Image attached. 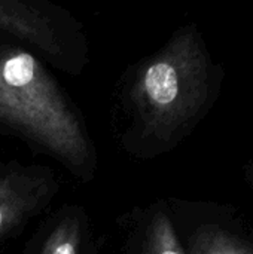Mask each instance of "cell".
<instances>
[{"label":"cell","instance_id":"obj_3","mask_svg":"<svg viewBox=\"0 0 253 254\" xmlns=\"http://www.w3.org/2000/svg\"><path fill=\"white\" fill-rule=\"evenodd\" d=\"M0 31L13 36L69 73L81 68L84 57L78 46L81 34L67 13L51 4L0 0Z\"/></svg>","mask_w":253,"mask_h":254},{"label":"cell","instance_id":"obj_6","mask_svg":"<svg viewBox=\"0 0 253 254\" xmlns=\"http://www.w3.org/2000/svg\"><path fill=\"white\" fill-rule=\"evenodd\" d=\"M86 246V217L79 208H69L48 232L37 254H85Z\"/></svg>","mask_w":253,"mask_h":254},{"label":"cell","instance_id":"obj_4","mask_svg":"<svg viewBox=\"0 0 253 254\" xmlns=\"http://www.w3.org/2000/svg\"><path fill=\"white\" fill-rule=\"evenodd\" d=\"M52 177L21 165L0 167V240L13 234L55 193Z\"/></svg>","mask_w":253,"mask_h":254},{"label":"cell","instance_id":"obj_5","mask_svg":"<svg viewBox=\"0 0 253 254\" xmlns=\"http://www.w3.org/2000/svg\"><path fill=\"white\" fill-rule=\"evenodd\" d=\"M186 254H253V238L239 226L203 222L188 237Z\"/></svg>","mask_w":253,"mask_h":254},{"label":"cell","instance_id":"obj_2","mask_svg":"<svg viewBox=\"0 0 253 254\" xmlns=\"http://www.w3.org/2000/svg\"><path fill=\"white\" fill-rule=\"evenodd\" d=\"M0 124L82 180L92 177L95 153L85 125L43 64L16 46H0Z\"/></svg>","mask_w":253,"mask_h":254},{"label":"cell","instance_id":"obj_1","mask_svg":"<svg viewBox=\"0 0 253 254\" xmlns=\"http://www.w3.org/2000/svg\"><path fill=\"white\" fill-rule=\"evenodd\" d=\"M224 70L197 25L179 28L134 74L130 100L139 140L146 155L180 144L216 103Z\"/></svg>","mask_w":253,"mask_h":254},{"label":"cell","instance_id":"obj_8","mask_svg":"<svg viewBox=\"0 0 253 254\" xmlns=\"http://www.w3.org/2000/svg\"><path fill=\"white\" fill-rule=\"evenodd\" d=\"M246 177H248V182L253 186V161L248 165V170H246Z\"/></svg>","mask_w":253,"mask_h":254},{"label":"cell","instance_id":"obj_7","mask_svg":"<svg viewBox=\"0 0 253 254\" xmlns=\"http://www.w3.org/2000/svg\"><path fill=\"white\" fill-rule=\"evenodd\" d=\"M145 254H186L164 207H157L151 214L145 237Z\"/></svg>","mask_w":253,"mask_h":254}]
</instances>
